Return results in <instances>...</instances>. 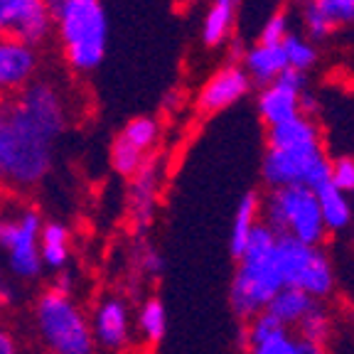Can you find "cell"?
I'll use <instances>...</instances> for the list:
<instances>
[{
	"label": "cell",
	"instance_id": "cell-16",
	"mask_svg": "<svg viewBox=\"0 0 354 354\" xmlns=\"http://www.w3.org/2000/svg\"><path fill=\"white\" fill-rule=\"evenodd\" d=\"M243 72L249 74L251 84H259V86H268L273 84L281 72H286V55H283L281 44H254L251 50H246L243 55Z\"/></svg>",
	"mask_w": 354,
	"mask_h": 354
},
{
	"label": "cell",
	"instance_id": "cell-4",
	"mask_svg": "<svg viewBox=\"0 0 354 354\" xmlns=\"http://www.w3.org/2000/svg\"><path fill=\"white\" fill-rule=\"evenodd\" d=\"M32 325L50 354H94L88 315L72 293L44 288L32 303Z\"/></svg>",
	"mask_w": 354,
	"mask_h": 354
},
{
	"label": "cell",
	"instance_id": "cell-25",
	"mask_svg": "<svg viewBox=\"0 0 354 354\" xmlns=\"http://www.w3.org/2000/svg\"><path fill=\"white\" fill-rule=\"evenodd\" d=\"M118 138L126 140L133 150L148 155L155 148V143L160 140V123L150 116H138L123 126V131L118 133Z\"/></svg>",
	"mask_w": 354,
	"mask_h": 354
},
{
	"label": "cell",
	"instance_id": "cell-7",
	"mask_svg": "<svg viewBox=\"0 0 354 354\" xmlns=\"http://www.w3.org/2000/svg\"><path fill=\"white\" fill-rule=\"evenodd\" d=\"M42 214L35 207H17L15 212H0V254H6L10 278L37 281L44 266L39 256Z\"/></svg>",
	"mask_w": 354,
	"mask_h": 354
},
{
	"label": "cell",
	"instance_id": "cell-20",
	"mask_svg": "<svg viewBox=\"0 0 354 354\" xmlns=\"http://www.w3.org/2000/svg\"><path fill=\"white\" fill-rule=\"evenodd\" d=\"M315 303L317 300H313L308 293H303V290H298V288H281V290L273 295L271 303H268L266 313H268L271 317H276L283 327L295 330L298 322L305 317V313H308Z\"/></svg>",
	"mask_w": 354,
	"mask_h": 354
},
{
	"label": "cell",
	"instance_id": "cell-29",
	"mask_svg": "<svg viewBox=\"0 0 354 354\" xmlns=\"http://www.w3.org/2000/svg\"><path fill=\"white\" fill-rule=\"evenodd\" d=\"M303 28H305V35L310 37V42H313V39L330 37L335 25L327 20V15L320 10V8L313 6L310 0H303Z\"/></svg>",
	"mask_w": 354,
	"mask_h": 354
},
{
	"label": "cell",
	"instance_id": "cell-32",
	"mask_svg": "<svg viewBox=\"0 0 354 354\" xmlns=\"http://www.w3.org/2000/svg\"><path fill=\"white\" fill-rule=\"evenodd\" d=\"M138 263H140V271H143V276H148V278H158L162 273V268H165V261H162V256L158 254L155 249H150V246H145V249L138 254Z\"/></svg>",
	"mask_w": 354,
	"mask_h": 354
},
{
	"label": "cell",
	"instance_id": "cell-28",
	"mask_svg": "<svg viewBox=\"0 0 354 354\" xmlns=\"http://www.w3.org/2000/svg\"><path fill=\"white\" fill-rule=\"evenodd\" d=\"M330 185L342 194H354V155H337L330 160Z\"/></svg>",
	"mask_w": 354,
	"mask_h": 354
},
{
	"label": "cell",
	"instance_id": "cell-35",
	"mask_svg": "<svg viewBox=\"0 0 354 354\" xmlns=\"http://www.w3.org/2000/svg\"><path fill=\"white\" fill-rule=\"evenodd\" d=\"M298 109H300V116L305 118H315L317 116V111H320V101L315 99V96L310 94L308 88H305L303 94H300L298 99Z\"/></svg>",
	"mask_w": 354,
	"mask_h": 354
},
{
	"label": "cell",
	"instance_id": "cell-27",
	"mask_svg": "<svg viewBox=\"0 0 354 354\" xmlns=\"http://www.w3.org/2000/svg\"><path fill=\"white\" fill-rule=\"evenodd\" d=\"M148 158L150 155H143V153H138V150H133L131 145H128L126 140L118 138V136H116V140H113V145H111V165H113V170L123 177L136 175Z\"/></svg>",
	"mask_w": 354,
	"mask_h": 354
},
{
	"label": "cell",
	"instance_id": "cell-40",
	"mask_svg": "<svg viewBox=\"0 0 354 354\" xmlns=\"http://www.w3.org/2000/svg\"><path fill=\"white\" fill-rule=\"evenodd\" d=\"M192 3H194V0H192Z\"/></svg>",
	"mask_w": 354,
	"mask_h": 354
},
{
	"label": "cell",
	"instance_id": "cell-36",
	"mask_svg": "<svg viewBox=\"0 0 354 354\" xmlns=\"http://www.w3.org/2000/svg\"><path fill=\"white\" fill-rule=\"evenodd\" d=\"M243 55H246V50H243L241 39H232V37H229V59L239 62V59H243Z\"/></svg>",
	"mask_w": 354,
	"mask_h": 354
},
{
	"label": "cell",
	"instance_id": "cell-6",
	"mask_svg": "<svg viewBox=\"0 0 354 354\" xmlns=\"http://www.w3.org/2000/svg\"><path fill=\"white\" fill-rule=\"evenodd\" d=\"M276 266L283 288H298L317 303L335 293L337 276H335V266L322 246H308L293 236L278 234Z\"/></svg>",
	"mask_w": 354,
	"mask_h": 354
},
{
	"label": "cell",
	"instance_id": "cell-9",
	"mask_svg": "<svg viewBox=\"0 0 354 354\" xmlns=\"http://www.w3.org/2000/svg\"><path fill=\"white\" fill-rule=\"evenodd\" d=\"M55 35V17L47 0H0V37L37 50Z\"/></svg>",
	"mask_w": 354,
	"mask_h": 354
},
{
	"label": "cell",
	"instance_id": "cell-37",
	"mask_svg": "<svg viewBox=\"0 0 354 354\" xmlns=\"http://www.w3.org/2000/svg\"><path fill=\"white\" fill-rule=\"evenodd\" d=\"M298 354H330L327 347H320V344H308V342H300Z\"/></svg>",
	"mask_w": 354,
	"mask_h": 354
},
{
	"label": "cell",
	"instance_id": "cell-21",
	"mask_svg": "<svg viewBox=\"0 0 354 354\" xmlns=\"http://www.w3.org/2000/svg\"><path fill=\"white\" fill-rule=\"evenodd\" d=\"M261 221V194L259 192H246L241 197V202L236 205L232 221V236H229V251L234 259H239L249 241L251 232L256 229V224Z\"/></svg>",
	"mask_w": 354,
	"mask_h": 354
},
{
	"label": "cell",
	"instance_id": "cell-10",
	"mask_svg": "<svg viewBox=\"0 0 354 354\" xmlns=\"http://www.w3.org/2000/svg\"><path fill=\"white\" fill-rule=\"evenodd\" d=\"M94 344H101L109 352H121L133 337V313L123 295H101L88 315Z\"/></svg>",
	"mask_w": 354,
	"mask_h": 354
},
{
	"label": "cell",
	"instance_id": "cell-26",
	"mask_svg": "<svg viewBox=\"0 0 354 354\" xmlns=\"http://www.w3.org/2000/svg\"><path fill=\"white\" fill-rule=\"evenodd\" d=\"M281 47H283V55H286L288 69H295V72L305 74L310 66H315L317 50H315V44L310 42L308 37H300V35L290 32L281 42Z\"/></svg>",
	"mask_w": 354,
	"mask_h": 354
},
{
	"label": "cell",
	"instance_id": "cell-39",
	"mask_svg": "<svg viewBox=\"0 0 354 354\" xmlns=\"http://www.w3.org/2000/svg\"><path fill=\"white\" fill-rule=\"evenodd\" d=\"M44 354H50V352H44Z\"/></svg>",
	"mask_w": 354,
	"mask_h": 354
},
{
	"label": "cell",
	"instance_id": "cell-38",
	"mask_svg": "<svg viewBox=\"0 0 354 354\" xmlns=\"http://www.w3.org/2000/svg\"><path fill=\"white\" fill-rule=\"evenodd\" d=\"M0 106H3V96H0Z\"/></svg>",
	"mask_w": 354,
	"mask_h": 354
},
{
	"label": "cell",
	"instance_id": "cell-14",
	"mask_svg": "<svg viewBox=\"0 0 354 354\" xmlns=\"http://www.w3.org/2000/svg\"><path fill=\"white\" fill-rule=\"evenodd\" d=\"M249 88H251V79L241 66L239 64L221 66L219 72L214 77H209V82L202 86V91L197 96V109L202 113L224 111L236 104V101H241L243 96L249 94Z\"/></svg>",
	"mask_w": 354,
	"mask_h": 354
},
{
	"label": "cell",
	"instance_id": "cell-18",
	"mask_svg": "<svg viewBox=\"0 0 354 354\" xmlns=\"http://www.w3.org/2000/svg\"><path fill=\"white\" fill-rule=\"evenodd\" d=\"M322 133L320 126L315 123V118L295 116L286 123L268 128L266 143L268 150H281V148H295V145H308V143H320Z\"/></svg>",
	"mask_w": 354,
	"mask_h": 354
},
{
	"label": "cell",
	"instance_id": "cell-24",
	"mask_svg": "<svg viewBox=\"0 0 354 354\" xmlns=\"http://www.w3.org/2000/svg\"><path fill=\"white\" fill-rule=\"evenodd\" d=\"M295 337L300 342L308 344H320V347H327L332 337V315L330 310L325 308V303H315L313 308L305 313V317L298 322L295 327Z\"/></svg>",
	"mask_w": 354,
	"mask_h": 354
},
{
	"label": "cell",
	"instance_id": "cell-5",
	"mask_svg": "<svg viewBox=\"0 0 354 354\" xmlns=\"http://www.w3.org/2000/svg\"><path fill=\"white\" fill-rule=\"evenodd\" d=\"M261 221L276 234L293 236L308 246H322L327 239L317 197L308 187L268 189L261 197Z\"/></svg>",
	"mask_w": 354,
	"mask_h": 354
},
{
	"label": "cell",
	"instance_id": "cell-11",
	"mask_svg": "<svg viewBox=\"0 0 354 354\" xmlns=\"http://www.w3.org/2000/svg\"><path fill=\"white\" fill-rule=\"evenodd\" d=\"M241 344L249 354H298L300 339L263 310L246 322Z\"/></svg>",
	"mask_w": 354,
	"mask_h": 354
},
{
	"label": "cell",
	"instance_id": "cell-8",
	"mask_svg": "<svg viewBox=\"0 0 354 354\" xmlns=\"http://www.w3.org/2000/svg\"><path fill=\"white\" fill-rule=\"evenodd\" d=\"M330 175V158L320 143L295 145V148L266 150L261 162V177L268 189L281 187H308L327 183Z\"/></svg>",
	"mask_w": 354,
	"mask_h": 354
},
{
	"label": "cell",
	"instance_id": "cell-23",
	"mask_svg": "<svg viewBox=\"0 0 354 354\" xmlns=\"http://www.w3.org/2000/svg\"><path fill=\"white\" fill-rule=\"evenodd\" d=\"M138 335L143 337V342L148 344H160L167 335V310L165 303L160 298H145L143 303L138 305V313H136V320H133Z\"/></svg>",
	"mask_w": 354,
	"mask_h": 354
},
{
	"label": "cell",
	"instance_id": "cell-33",
	"mask_svg": "<svg viewBox=\"0 0 354 354\" xmlns=\"http://www.w3.org/2000/svg\"><path fill=\"white\" fill-rule=\"evenodd\" d=\"M17 300V290H15V283H12V278L8 276L3 268H0V313L8 308H12Z\"/></svg>",
	"mask_w": 354,
	"mask_h": 354
},
{
	"label": "cell",
	"instance_id": "cell-31",
	"mask_svg": "<svg viewBox=\"0 0 354 354\" xmlns=\"http://www.w3.org/2000/svg\"><path fill=\"white\" fill-rule=\"evenodd\" d=\"M290 35V28H288V15L286 12H276L266 20V25L261 28V44H281L283 39Z\"/></svg>",
	"mask_w": 354,
	"mask_h": 354
},
{
	"label": "cell",
	"instance_id": "cell-34",
	"mask_svg": "<svg viewBox=\"0 0 354 354\" xmlns=\"http://www.w3.org/2000/svg\"><path fill=\"white\" fill-rule=\"evenodd\" d=\"M0 354H20V344H17L15 332L0 320Z\"/></svg>",
	"mask_w": 354,
	"mask_h": 354
},
{
	"label": "cell",
	"instance_id": "cell-1",
	"mask_svg": "<svg viewBox=\"0 0 354 354\" xmlns=\"http://www.w3.org/2000/svg\"><path fill=\"white\" fill-rule=\"evenodd\" d=\"M69 109L62 88L32 79L0 106V187H37L55 165V143L66 131Z\"/></svg>",
	"mask_w": 354,
	"mask_h": 354
},
{
	"label": "cell",
	"instance_id": "cell-17",
	"mask_svg": "<svg viewBox=\"0 0 354 354\" xmlns=\"http://www.w3.org/2000/svg\"><path fill=\"white\" fill-rule=\"evenodd\" d=\"M39 256H42V266L50 271L59 273L69 268L72 261V234L69 227L62 221H44L42 234H39Z\"/></svg>",
	"mask_w": 354,
	"mask_h": 354
},
{
	"label": "cell",
	"instance_id": "cell-15",
	"mask_svg": "<svg viewBox=\"0 0 354 354\" xmlns=\"http://www.w3.org/2000/svg\"><path fill=\"white\" fill-rule=\"evenodd\" d=\"M300 94H303V91H300ZM300 94L281 82L261 86L259 101H256L261 121L268 128H273V126H278V123H286V121H290V118L300 116V109H298Z\"/></svg>",
	"mask_w": 354,
	"mask_h": 354
},
{
	"label": "cell",
	"instance_id": "cell-19",
	"mask_svg": "<svg viewBox=\"0 0 354 354\" xmlns=\"http://www.w3.org/2000/svg\"><path fill=\"white\" fill-rule=\"evenodd\" d=\"M317 207H320L322 224H325L327 234H339L352 224V205H349V197L342 194L339 189H335L330 185V180L322 185H317L315 189Z\"/></svg>",
	"mask_w": 354,
	"mask_h": 354
},
{
	"label": "cell",
	"instance_id": "cell-3",
	"mask_svg": "<svg viewBox=\"0 0 354 354\" xmlns=\"http://www.w3.org/2000/svg\"><path fill=\"white\" fill-rule=\"evenodd\" d=\"M55 35L69 69L88 74L99 69L109 50V17L104 0H47Z\"/></svg>",
	"mask_w": 354,
	"mask_h": 354
},
{
	"label": "cell",
	"instance_id": "cell-30",
	"mask_svg": "<svg viewBox=\"0 0 354 354\" xmlns=\"http://www.w3.org/2000/svg\"><path fill=\"white\" fill-rule=\"evenodd\" d=\"M310 3L320 8L335 28L354 22V0H310Z\"/></svg>",
	"mask_w": 354,
	"mask_h": 354
},
{
	"label": "cell",
	"instance_id": "cell-2",
	"mask_svg": "<svg viewBox=\"0 0 354 354\" xmlns=\"http://www.w3.org/2000/svg\"><path fill=\"white\" fill-rule=\"evenodd\" d=\"M276 239L278 234L259 221L236 259L229 286V305L241 322H249L251 317L263 313L273 295L283 288L276 266Z\"/></svg>",
	"mask_w": 354,
	"mask_h": 354
},
{
	"label": "cell",
	"instance_id": "cell-13",
	"mask_svg": "<svg viewBox=\"0 0 354 354\" xmlns=\"http://www.w3.org/2000/svg\"><path fill=\"white\" fill-rule=\"evenodd\" d=\"M37 66V50L12 37H0V96L22 91L35 79Z\"/></svg>",
	"mask_w": 354,
	"mask_h": 354
},
{
	"label": "cell",
	"instance_id": "cell-12",
	"mask_svg": "<svg viewBox=\"0 0 354 354\" xmlns=\"http://www.w3.org/2000/svg\"><path fill=\"white\" fill-rule=\"evenodd\" d=\"M158 189H160V165L155 158H148L143 167L131 177V192H128V219L138 234H145L153 224Z\"/></svg>",
	"mask_w": 354,
	"mask_h": 354
},
{
	"label": "cell",
	"instance_id": "cell-22",
	"mask_svg": "<svg viewBox=\"0 0 354 354\" xmlns=\"http://www.w3.org/2000/svg\"><path fill=\"white\" fill-rule=\"evenodd\" d=\"M236 20V0H212L202 22V42L207 47H224Z\"/></svg>",
	"mask_w": 354,
	"mask_h": 354
}]
</instances>
